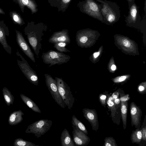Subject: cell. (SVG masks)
<instances>
[{
  "instance_id": "31",
  "label": "cell",
  "mask_w": 146,
  "mask_h": 146,
  "mask_svg": "<svg viewBox=\"0 0 146 146\" xmlns=\"http://www.w3.org/2000/svg\"><path fill=\"white\" fill-rule=\"evenodd\" d=\"M139 93L141 94H144L146 93V88L144 85H140L138 87Z\"/></svg>"
},
{
  "instance_id": "32",
  "label": "cell",
  "mask_w": 146,
  "mask_h": 146,
  "mask_svg": "<svg viewBox=\"0 0 146 146\" xmlns=\"http://www.w3.org/2000/svg\"><path fill=\"white\" fill-rule=\"evenodd\" d=\"M142 140L146 141V126L145 125L144 127L142 128Z\"/></svg>"
},
{
  "instance_id": "2",
  "label": "cell",
  "mask_w": 146,
  "mask_h": 146,
  "mask_svg": "<svg viewBox=\"0 0 146 146\" xmlns=\"http://www.w3.org/2000/svg\"><path fill=\"white\" fill-rule=\"evenodd\" d=\"M24 31L34 52L38 58L40 51L42 49L41 41L44 35L43 29H36L28 24Z\"/></svg>"
},
{
  "instance_id": "12",
  "label": "cell",
  "mask_w": 146,
  "mask_h": 146,
  "mask_svg": "<svg viewBox=\"0 0 146 146\" xmlns=\"http://www.w3.org/2000/svg\"><path fill=\"white\" fill-rule=\"evenodd\" d=\"M130 113L132 126H134L136 128H140L142 111L134 102L130 104Z\"/></svg>"
},
{
  "instance_id": "36",
  "label": "cell",
  "mask_w": 146,
  "mask_h": 146,
  "mask_svg": "<svg viewBox=\"0 0 146 146\" xmlns=\"http://www.w3.org/2000/svg\"><path fill=\"white\" fill-rule=\"evenodd\" d=\"M114 101L115 105H116L117 108L118 107L119 105L120 104V100L119 98L116 99H114Z\"/></svg>"
},
{
  "instance_id": "27",
  "label": "cell",
  "mask_w": 146,
  "mask_h": 146,
  "mask_svg": "<svg viewBox=\"0 0 146 146\" xmlns=\"http://www.w3.org/2000/svg\"><path fill=\"white\" fill-rule=\"evenodd\" d=\"M68 44L64 42H58L54 44V47L61 52H70V51L66 47Z\"/></svg>"
},
{
  "instance_id": "42",
  "label": "cell",
  "mask_w": 146,
  "mask_h": 146,
  "mask_svg": "<svg viewBox=\"0 0 146 146\" xmlns=\"http://www.w3.org/2000/svg\"><path fill=\"white\" fill-rule=\"evenodd\" d=\"M70 1V0H62L63 2L65 3H67Z\"/></svg>"
},
{
  "instance_id": "11",
  "label": "cell",
  "mask_w": 146,
  "mask_h": 146,
  "mask_svg": "<svg viewBox=\"0 0 146 146\" xmlns=\"http://www.w3.org/2000/svg\"><path fill=\"white\" fill-rule=\"evenodd\" d=\"M73 141L75 146H84L87 145L90 141V139L87 135L77 127L72 125Z\"/></svg>"
},
{
  "instance_id": "35",
  "label": "cell",
  "mask_w": 146,
  "mask_h": 146,
  "mask_svg": "<svg viewBox=\"0 0 146 146\" xmlns=\"http://www.w3.org/2000/svg\"><path fill=\"white\" fill-rule=\"evenodd\" d=\"M119 92H115L113 93L111 96L114 99H116L119 98Z\"/></svg>"
},
{
  "instance_id": "25",
  "label": "cell",
  "mask_w": 146,
  "mask_h": 146,
  "mask_svg": "<svg viewBox=\"0 0 146 146\" xmlns=\"http://www.w3.org/2000/svg\"><path fill=\"white\" fill-rule=\"evenodd\" d=\"M71 123L72 125L77 127L86 135L88 134V131L84 125L74 115L72 117Z\"/></svg>"
},
{
  "instance_id": "5",
  "label": "cell",
  "mask_w": 146,
  "mask_h": 146,
  "mask_svg": "<svg viewBox=\"0 0 146 146\" xmlns=\"http://www.w3.org/2000/svg\"><path fill=\"white\" fill-rule=\"evenodd\" d=\"M52 121L47 119H41L31 123L25 131L26 133H32L38 138L47 132L50 129Z\"/></svg>"
},
{
  "instance_id": "3",
  "label": "cell",
  "mask_w": 146,
  "mask_h": 146,
  "mask_svg": "<svg viewBox=\"0 0 146 146\" xmlns=\"http://www.w3.org/2000/svg\"><path fill=\"white\" fill-rule=\"evenodd\" d=\"M41 57L43 62L44 63L49 65V67L56 64L60 65L66 63L70 59V57L68 55L52 50L43 52Z\"/></svg>"
},
{
  "instance_id": "22",
  "label": "cell",
  "mask_w": 146,
  "mask_h": 146,
  "mask_svg": "<svg viewBox=\"0 0 146 146\" xmlns=\"http://www.w3.org/2000/svg\"><path fill=\"white\" fill-rule=\"evenodd\" d=\"M106 104L111 111V116L112 118L114 117L115 115L117 108L114 103V99L110 95H108Z\"/></svg>"
},
{
  "instance_id": "34",
  "label": "cell",
  "mask_w": 146,
  "mask_h": 146,
  "mask_svg": "<svg viewBox=\"0 0 146 146\" xmlns=\"http://www.w3.org/2000/svg\"><path fill=\"white\" fill-rule=\"evenodd\" d=\"M123 44L125 46L127 47H129L131 45L130 42L126 39L124 40L123 42Z\"/></svg>"
},
{
  "instance_id": "33",
  "label": "cell",
  "mask_w": 146,
  "mask_h": 146,
  "mask_svg": "<svg viewBox=\"0 0 146 146\" xmlns=\"http://www.w3.org/2000/svg\"><path fill=\"white\" fill-rule=\"evenodd\" d=\"M126 77L125 76H122L120 77L118 79L114 81L115 82H120L125 80L126 79Z\"/></svg>"
},
{
  "instance_id": "13",
  "label": "cell",
  "mask_w": 146,
  "mask_h": 146,
  "mask_svg": "<svg viewBox=\"0 0 146 146\" xmlns=\"http://www.w3.org/2000/svg\"><path fill=\"white\" fill-rule=\"evenodd\" d=\"M84 117L91 124L92 130L97 131L98 129L99 125L98 116L96 110L84 108L82 109Z\"/></svg>"
},
{
  "instance_id": "6",
  "label": "cell",
  "mask_w": 146,
  "mask_h": 146,
  "mask_svg": "<svg viewBox=\"0 0 146 146\" xmlns=\"http://www.w3.org/2000/svg\"><path fill=\"white\" fill-rule=\"evenodd\" d=\"M16 54L21 59H17V63L20 70L27 79L31 83L35 86L38 84V78L36 72L30 66L27 61L19 51H17Z\"/></svg>"
},
{
  "instance_id": "15",
  "label": "cell",
  "mask_w": 146,
  "mask_h": 146,
  "mask_svg": "<svg viewBox=\"0 0 146 146\" xmlns=\"http://www.w3.org/2000/svg\"><path fill=\"white\" fill-rule=\"evenodd\" d=\"M70 41L68 31L66 30L54 33L48 40L49 42L52 44L62 42L68 44Z\"/></svg>"
},
{
  "instance_id": "7",
  "label": "cell",
  "mask_w": 146,
  "mask_h": 146,
  "mask_svg": "<svg viewBox=\"0 0 146 146\" xmlns=\"http://www.w3.org/2000/svg\"><path fill=\"white\" fill-rule=\"evenodd\" d=\"M82 5L83 12L92 18L102 22L100 3L95 0H85Z\"/></svg>"
},
{
  "instance_id": "16",
  "label": "cell",
  "mask_w": 146,
  "mask_h": 146,
  "mask_svg": "<svg viewBox=\"0 0 146 146\" xmlns=\"http://www.w3.org/2000/svg\"><path fill=\"white\" fill-rule=\"evenodd\" d=\"M24 113L21 110L14 111L11 113L9 116L8 121L11 125H15L20 123L23 120V116Z\"/></svg>"
},
{
  "instance_id": "28",
  "label": "cell",
  "mask_w": 146,
  "mask_h": 146,
  "mask_svg": "<svg viewBox=\"0 0 146 146\" xmlns=\"http://www.w3.org/2000/svg\"><path fill=\"white\" fill-rule=\"evenodd\" d=\"M104 143L103 146H117L115 140L111 137H106L105 139Z\"/></svg>"
},
{
  "instance_id": "19",
  "label": "cell",
  "mask_w": 146,
  "mask_h": 146,
  "mask_svg": "<svg viewBox=\"0 0 146 146\" xmlns=\"http://www.w3.org/2000/svg\"><path fill=\"white\" fill-rule=\"evenodd\" d=\"M121 116L124 129H126L127 125V117L128 108V101L121 102Z\"/></svg>"
},
{
  "instance_id": "30",
  "label": "cell",
  "mask_w": 146,
  "mask_h": 146,
  "mask_svg": "<svg viewBox=\"0 0 146 146\" xmlns=\"http://www.w3.org/2000/svg\"><path fill=\"white\" fill-rule=\"evenodd\" d=\"M119 99L121 102H125L129 100L130 99V97L129 95L128 94L125 95L123 94V96L121 95V97Z\"/></svg>"
},
{
  "instance_id": "41",
  "label": "cell",
  "mask_w": 146,
  "mask_h": 146,
  "mask_svg": "<svg viewBox=\"0 0 146 146\" xmlns=\"http://www.w3.org/2000/svg\"><path fill=\"white\" fill-rule=\"evenodd\" d=\"M0 14L5 15V12L3 11V10L0 7Z\"/></svg>"
},
{
  "instance_id": "24",
  "label": "cell",
  "mask_w": 146,
  "mask_h": 146,
  "mask_svg": "<svg viewBox=\"0 0 146 146\" xmlns=\"http://www.w3.org/2000/svg\"><path fill=\"white\" fill-rule=\"evenodd\" d=\"M141 129L139 128H136L133 131L131 136V142L133 143H138L140 142L142 140Z\"/></svg>"
},
{
  "instance_id": "39",
  "label": "cell",
  "mask_w": 146,
  "mask_h": 146,
  "mask_svg": "<svg viewBox=\"0 0 146 146\" xmlns=\"http://www.w3.org/2000/svg\"><path fill=\"white\" fill-rule=\"evenodd\" d=\"M146 0H145V1H144V12H145V16L146 15Z\"/></svg>"
},
{
  "instance_id": "21",
  "label": "cell",
  "mask_w": 146,
  "mask_h": 146,
  "mask_svg": "<svg viewBox=\"0 0 146 146\" xmlns=\"http://www.w3.org/2000/svg\"><path fill=\"white\" fill-rule=\"evenodd\" d=\"M13 1L18 5L21 11L23 13L24 7L27 6L32 11H34V6L31 0H12Z\"/></svg>"
},
{
  "instance_id": "9",
  "label": "cell",
  "mask_w": 146,
  "mask_h": 146,
  "mask_svg": "<svg viewBox=\"0 0 146 146\" xmlns=\"http://www.w3.org/2000/svg\"><path fill=\"white\" fill-rule=\"evenodd\" d=\"M128 5V15L125 17V21L128 25L135 26L140 23L141 17L139 7L135 2Z\"/></svg>"
},
{
  "instance_id": "38",
  "label": "cell",
  "mask_w": 146,
  "mask_h": 146,
  "mask_svg": "<svg viewBox=\"0 0 146 146\" xmlns=\"http://www.w3.org/2000/svg\"><path fill=\"white\" fill-rule=\"evenodd\" d=\"M128 3V5H130L135 2V0H126Z\"/></svg>"
},
{
  "instance_id": "10",
  "label": "cell",
  "mask_w": 146,
  "mask_h": 146,
  "mask_svg": "<svg viewBox=\"0 0 146 146\" xmlns=\"http://www.w3.org/2000/svg\"><path fill=\"white\" fill-rule=\"evenodd\" d=\"M17 43L24 53L34 63L35 62L34 53L32 52L22 33L15 30Z\"/></svg>"
},
{
  "instance_id": "17",
  "label": "cell",
  "mask_w": 146,
  "mask_h": 146,
  "mask_svg": "<svg viewBox=\"0 0 146 146\" xmlns=\"http://www.w3.org/2000/svg\"><path fill=\"white\" fill-rule=\"evenodd\" d=\"M60 141L62 146H75L68 131L66 128L61 133Z\"/></svg>"
},
{
  "instance_id": "18",
  "label": "cell",
  "mask_w": 146,
  "mask_h": 146,
  "mask_svg": "<svg viewBox=\"0 0 146 146\" xmlns=\"http://www.w3.org/2000/svg\"><path fill=\"white\" fill-rule=\"evenodd\" d=\"M20 96L24 103L34 112L41 113V111L38 106L30 98L21 94Z\"/></svg>"
},
{
  "instance_id": "23",
  "label": "cell",
  "mask_w": 146,
  "mask_h": 146,
  "mask_svg": "<svg viewBox=\"0 0 146 146\" xmlns=\"http://www.w3.org/2000/svg\"><path fill=\"white\" fill-rule=\"evenodd\" d=\"M9 15L13 23L15 24L22 26L25 22L19 13L15 11L10 12Z\"/></svg>"
},
{
  "instance_id": "40",
  "label": "cell",
  "mask_w": 146,
  "mask_h": 146,
  "mask_svg": "<svg viewBox=\"0 0 146 146\" xmlns=\"http://www.w3.org/2000/svg\"><path fill=\"white\" fill-rule=\"evenodd\" d=\"M116 68L115 66V65H113L111 66V68L112 70H115Z\"/></svg>"
},
{
  "instance_id": "1",
  "label": "cell",
  "mask_w": 146,
  "mask_h": 146,
  "mask_svg": "<svg viewBox=\"0 0 146 146\" xmlns=\"http://www.w3.org/2000/svg\"><path fill=\"white\" fill-rule=\"evenodd\" d=\"M100 3L102 22L111 24L117 22L120 17L119 7L115 2L106 0H95Z\"/></svg>"
},
{
  "instance_id": "14",
  "label": "cell",
  "mask_w": 146,
  "mask_h": 146,
  "mask_svg": "<svg viewBox=\"0 0 146 146\" xmlns=\"http://www.w3.org/2000/svg\"><path fill=\"white\" fill-rule=\"evenodd\" d=\"M9 30L3 20L0 21V43L5 50L8 54H11L12 48L8 44L7 36H9Z\"/></svg>"
},
{
  "instance_id": "8",
  "label": "cell",
  "mask_w": 146,
  "mask_h": 146,
  "mask_svg": "<svg viewBox=\"0 0 146 146\" xmlns=\"http://www.w3.org/2000/svg\"><path fill=\"white\" fill-rule=\"evenodd\" d=\"M44 76L46 86L53 99L58 105L62 108H65L66 105L59 93L55 79L47 74H45Z\"/></svg>"
},
{
  "instance_id": "4",
  "label": "cell",
  "mask_w": 146,
  "mask_h": 146,
  "mask_svg": "<svg viewBox=\"0 0 146 146\" xmlns=\"http://www.w3.org/2000/svg\"><path fill=\"white\" fill-rule=\"evenodd\" d=\"M59 93L64 103L69 110L73 107L75 98L70 90V88L62 78L55 77Z\"/></svg>"
},
{
  "instance_id": "29",
  "label": "cell",
  "mask_w": 146,
  "mask_h": 146,
  "mask_svg": "<svg viewBox=\"0 0 146 146\" xmlns=\"http://www.w3.org/2000/svg\"><path fill=\"white\" fill-rule=\"evenodd\" d=\"M108 95L103 94H100L99 96V101L102 106H103L104 108L106 107V100Z\"/></svg>"
},
{
  "instance_id": "20",
  "label": "cell",
  "mask_w": 146,
  "mask_h": 146,
  "mask_svg": "<svg viewBox=\"0 0 146 146\" xmlns=\"http://www.w3.org/2000/svg\"><path fill=\"white\" fill-rule=\"evenodd\" d=\"M2 93L4 100L6 104L8 106L13 105L14 101V97L8 89L4 87L2 89Z\"/></svg>"
},
{
  "instance_id": "37",
  "label": "cell",
  "mask_w": 146,
  "mask_h": 146,
  "mask_svg": "<svg viewBox=\"0 0 146 146\" xmlns=\"http://www.w3.org/2000/svg\"><path fill=\"white\" fill-rule=\"evenodd\" d=\"M100 52H98L94 53L93 54L94 57V58H96L99 56V55H100Z\"/></svg>"
},
{
  "instance_id": "26",
  "label": "cell",
  "mask_w": 146,
  "mask_h": 146,
  "mask_svg": "<svg viewBox=\"0 0 146 146\" xmlns=\"http://www.w3.org/2000/svg\"><path fill=\"white\" fill-rule=\"evenodd\" d=\"M13 145L14 146H40L35 145L31 142L24 140L21 138L16 139L15 140Z\"/></svg>"
}]
</instances>
